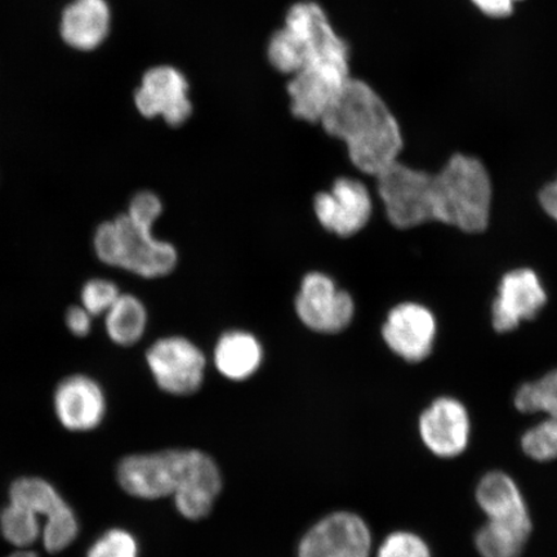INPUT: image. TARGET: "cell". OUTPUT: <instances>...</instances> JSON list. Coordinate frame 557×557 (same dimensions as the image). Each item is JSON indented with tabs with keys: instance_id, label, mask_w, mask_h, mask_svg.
Here are the masks:
<instances>
[{
	"instance_id": "4",
	"label": "cell",
	"mask_w": 557,
	"mask_h": 557,
	"mask_svg": "<svg viewBox=\"0 0 557 557\" xmlns=\"http://www.w3.org/2000/svg\"><path fill=\"white\" fill-rule=\"evenodd\" d=\"M375 180L379 197L393 226L408 230L433 221V173L416 170L398 160L379 173Z\"/></svg>"
},
{
	"instance_id": "28",
	"label": "cell",
	"mask_w": 557,
	"mask_h": 557,
	"mask_svg": "<svg viewBox=\"0 0 557 557\" xmlns=\"http://www.w3.org/2000/svg\"><path fill=\"white\" fill-rule=\"evenodd\" d=\"M377 557H434L428 542L412 532H394L379 548Z\"/></svg>"
},
{
	"instance_id": "25",
	"label": "cell",
	"mask_w": 557,
	"mask_h": 557,
	"mask_svg": "<svg viewBox=\"0 0 557 557\" xmlns=\"http://www.w3.org/2000/svg\"><path fill=\"white\" fill-rule=\"evenodd\" d=\"M522 453L534 462L547 463L557 459V420L546 417L529 428L520 437Z\"/></svg>"
},
{
	"instance_id": "13",
	"label": "cell",
	"mask_w": 557,
	"mask_h": 557,
	"mask_svg": "<svg viewBox=\"0 0 557 557\" xmlns=\"http://www.w3.org/2000/svg\"><path fill=\"white\" fill-rule=\"evenodd\" d=\"M471 417L461 400L441 396L423 410L418 433L430 453L442 459L462 456L471 438Z\"/></svg>"
},
{
	"instance_id": "20",
	"label": "cell",
	"mask_w": 557,
	"mask_h": 557,
	"mask_svg": "<svg viewBox=\"0 0 557 557\" xmlns=\"http://www.w3.org/2000/svg\"><path fill=\"white\" fill-rule=\"evenodd\" d=\"M263 351L253 334L234 331L225 333L214 348V366L224 377L246 381L259 371Z\"/></svg>"
},
{
	"instance_id": "30",
	"label": "cell",
	"mask_w": 557,
	"mask_h": 557,
	"mask_svg": "<svg viewBox=\"0 0 557 557\" xmlns=\"http://www.w3.org/2000/svg\"><path fill=\"white\" fill-rule=\"evenodd\" d=\"M479 11L493 18H504L513 12L515 3L520 0H471Z\"/></svg>"
},
{
	"instance_id": "3",
	"label": "cell",
	"mask_w": 557,
	"mask_h": 557,
	"mask_svg": "<svg viewBox=\"0 0 557 557\" xmlns=\"http://www.w3.org/2000/svg\"><path fill=\"white\" fill-rule=\"evenodd\" d=\"M433 221L466 234H480L491 224L493 184L482 160L455 154L433 173Z\"/></svg>"
},
{
	"instance_id": "22",
	"label": "cell",
	"mask_w": 557,
	"mask_h": 557,
	"mask_svg": "<svg viewBox=\"0 0 557 557\" xmlns=\"http://www.w3.org/2000/svg\"><path fill=\"white\" fill-rule=\"evenodd\" d=\"M148 319V310L141 299L122 294L104 313V329L114 344L134 346L144 337Z\"/></svg>"
},
{
	"instance_id": "17",
	"label": "cell",
	"mask_w": 557,
	"mask_h": 557,
	"mask_svg": "<svg viewBox=\"0 0 557 557\" xmlns=\"http://www.w3.org/2000/svg\"><path fill=\"white\" fill-rule=\"evenodd\" d=\"M114 12L109 0H69L59 18V37L69 50L94 53L113 32Z\"/></svg>"
},
{
	"instance_id": "27",
	"label": "cell",
	"mask_w": 557,
	"mask_h": 557,
	"mask_svg": "<svg viewBox=\"0 0 557 557\" xmlns=\"http://www.w3.org/2000/svg\"><path fill=\"white\" fill-rule=\"evenodd\" d=\"M121 295L117 285L109 278H90L82 289V306L92 317L104 315Z\"/></svg>"
},
{
	"instance_id": "11",
	"label": "cell",
	"mask_w": 557,
	"mask_h": 557,
	"mask_svg": "<svg viewBox=\"0 0 557 557\" xmlns=\"http://www.w3.org/2000/svg\"><path fill=\"white\" fill-rule=\"evenodd\" d=\"M547 301L545 285L534 270L519 268L508 271L500 278L492 304L494 331L508 333L519 329L521 323L537 317Z\"/></svg>"
},
{
	"instance_id": "14",
	"label": "cell",
	"mask_w": 557,
	"mask_h": 557,
	"mask_svg": "<svg viewBox=\"0 0 557 557\" xmlns=\"http://www.w3.org/2000/svg\"><path fill=\"white\" fill-rule=\"evenodd\" d=\"M313 212L325 230L350 238L363 230L372 218L373 203L366 185L358 180L341 177L330 191L313 199Z\"/></svg>"
},
{
	"instance_id": "24",
	"label": "cell",
	"mask_w": 557,
	"mask_h": 557,
	"mask_svg": "<svg viewBox=\"0 0 557 557\" xmlns=\"http://www.w3.org/2000/svg\"><path fill=\"white\" fill-rule=\"evenodd\" d=\"M513 406L520 413H545L557 420V368L539 380L522 383L515 394Z\"/></svg>"
},
{
	"instance_id": "7",
	"label": "cell",
	"mask_w": 557,
	"mask_h": 557,
	"mask_svg": "<svg viewBox=\"0 0 557 557\" xmlns=\"http://www.w3.org/2000/svg\"><path fill=\"white\" fill-rule=\"evenodd\" d=\"M189 92V82L180 69L159 64L144 70L132 100L137 114L144 120H162L170 127L177 128L193 114Z\"/></svg>"
},
{
	"instance_id": "18",
	"label": "cell",
	"mask_w": 557,
	"mask_h": 557,
	"mask_svg": "<svg viewBox=\"0 0 557 557\" xmlns=\"http://www.w3.org/2000/svg\"><path fill=\"white\" fill-rule=\"evenodd\" d=\"M222 490L218 463L205 451L190 449L183 482L172 497L177 511L187 520L198 521L211 513Z\"/></svg>"
},
{
	"instance_id": "32",
	"label": "cell",
	"mask_w": 557,
	"mask_h": 557,
	"mask_svg": "<svg viewBox=\"0 0 557 557\" xmlns=\"http://www.w3.org/2000/svg\"><path fill=\"white\" fill-rule=\"evenodd\" d=\"M7 557H39V555L35 552H33L32 548H25V549H16L15 553H12L11 555Z\"/></svg>"
},
{
	"instance_id": "12",
	"label": "cell",
	"mask_w": 557,
	"mask_h": 557,
	"mask_svg": "<svg viewBox=\"0 0 557 557\" xmlns=\"http://www.w3.org/2000/svg\"><path fill=\"white\" fill-rule=\"evenodd\" d=\"M350 65H309L290 76V110L298 120L320 123L350 79Z\"/></svg>"
},
{
	"instance_id": "19",
	"label": "cell",
	"mask_w": 557,
	"mask_h": 557,
	"mask_svg": "<svg viewBox=\"0 0 557 557\" xmlns=\"http://www.w3.org/2000/svg\"><path fill=\"white\" fill-rule=\"evenodd\" d=\"M476 504L486 520L533 528L532 515L517 480L505 471L493 470L480 478Z\"/></svg>"
},
{
	"instance_id": "1",
	"label": "cell",
	"mask_w": 557,
	"mask_h": 557,
	"mask_svg": "<svg viewBox=\"0 0 557 557\" xmlns=\"http://www.w3.org/2000/svg\"><path fill=\"white\" fill-rule=\"evenodd\" d=\"M320 124L346 145L360 172L375 177L399 160L404 144L400 125L381 96L363 81L348 79Z\"/></svg>"
},
{
	"instance_id": "26",
	"label": "cell",
	"mask_w": 557,
	"mask_h": 557,
	"mask_svg": "<svg viewBox=\"0 0 557 557\" xmlns=\"http://www.w3.org/2000/svg\"><path fill=\"white\" fill-rule=\"evenodd\" d=\"M86 557H139V546L131 532L111 528L89 546Z\"/></svg>"
},
{
	"instance_id": "16",
	"label": "cell",
	"mask_w": 557,
	"mask_h": 557,
	"mask_svg": "<svg viewBox=\"0 0 557 557\" xmlns=\"http://www.w3.org/2000/svg\"><path fill=\"white\" fill-rule=\"evenodd\" d=\"M107 395L100 383L85 374L70 375L53 395L54 414L70 433H89L107 416Z\"/></svg>"
},
{
	"instance_id": "5",
	"label": "cell",
	"mask_w": 557,
	"mask_h": 557,
	"mask_svg": "<svg viewBox=\"0 0 557 557\" xmlns=\"http://www.w3.org/2000/svg\"><path fill=\"white\" fill-rule=\"evenodd\" d=\"M9 500L29 507L45 520L40 541L48 554L65 552L78 539V517L55 486L46 479L18 478L10 486Z\"/></svg>"
},
{
	"instance_id": "9",
	"label": "cell",
	"mask_w": 557,
	"mask_h": 557,
	"mask_svg": "<svg viewBox=\"0 0 557 557\" xmlns=\"http://www.w3.org/2000/svg\"><path fill=\"white\" fill-rule=\"evenodd\" d=\"M295 306L299 320L309 330L325 334L345 331L355 313L352 297L323 273L304 277Z\"/></svg>"
},
{
	"instance_id": "8",
	"label": "cell",
	"mask_w": 557,
	"mask_h": 557,
	"mask_svg": "<svg viewBox=\"0 0 557 557\" xmlns=\"http://www.w3.org/2000/svg\"><path fill=\"white\" fill-rule=\"evenodd\" d=\"M146 361L158 387L166 394L187 396L203 385L205 355L185 337L158 339L146 352Z\"/></svg>"
},
{
	"instance_id": "21",
	"label": "cell",
	"mask_w": 557,
	"mask_h": 557,
	"mask_svg": "<svg viewBox=\"0 0 557 557\" xmlns=\"http://www.w3.org/2000/svg\"><path fill=\"white\" fill-rule=\"evenodd\" d=\"M533 528L486 520L475 533L476 553L480 557H521Z\"/></svg>"
},
{
	"instance_id": "2",
	"label": "cell",
	"mask_w": 557,
	"mask_h": 557,
	"mask_svg": "<svg viewBox=\"0 0 557 557\" xmlns=\"http://www.w3.org/2000/svg\"><path fill=\"white\" fill-rule=\"evenodd\" d=\"M162 212L163 203L156 193H137L127 212L96 228L94 249L97 259L144 278L171 274L176 269L177 250L152 234Z\"/></svg>"
},
{
	"instance_id": "31",
	"label": "cell",
	"mask_w": 557,
	"mask_h": 557,
	"mask_svg": "<svg viewBox=\"0 0 557 557\" xmlns=\"http://www.w3.org/2000/svg\"><path fill=\"white\" fill-rule=\"evenodd\" d=\"M539 201L543 211L557 224V177L542 187Z\"/></svg>"
},
{
	"instance_id": "6",
	"label": "cell",
	"mask_w": 557,
	"mask_h": 557,
	"mask_svg": "<svg viewBox=\"0 0 557 557\" xmlns=\"http://www.w3.org/2000/svg\"><path fill=\"white\" fill-rule=\"evenodd\" d=\"M190 449H165L124 457L116 468L122 490L144 500L173 497L183 482Z\"/></svg>"
},
{
	"instance_id": "29",
	"label": "cell",
	"mask_w": 557,
	"mask_h": 557,
	"mask_svg": "<svg viewBox=\"0 0 557 557\" xmlns=\"http://www.w3.org/2000/svg\"><path fill=\"white\" fill-rule=\"evenodd\" d=\"M92 315L83 306H73L66 312L65 323L70 333L76 337H86L92 330Z\"/></svg>"
},
{
	"instance_id": "15",
	"label": "cell",
	"mask_w": 557,
	"mask_h": 557,
	"mask_svg": "<svg viewBox=\"0 0 557 557\" xmlns=\"http://www.w3.org/2000/svg\"><path fill=\"white\" fill-rule=\"evenodd\" d=\"M437 322L434 312L417 302H403L389 310L382 337L395 355L408 363H421L434 351Z\"/></svg>"
},
{
	"instance_id": "10",
	"label": "cell",
	"mask_w": 557,
	"mask_h": 557,
	"mask_svg": "<svg viewBox=\"0 0 557 557\" xmlns=\"http://www.w3.org/2000/svg\"><path fill=\"white\" fill-rule=\"evenodd\" d=\"M372 533L359 515L338 511L317 522L299 542L298 557H371Z\"/></svg>"
},
{
	"instance_id": "23",
	"label": "cell",
	"mask_w": 557,
	"mask_h": 557,
	"mask_svg": "<svg viewBox=\"0 0 557 557\" xmlns=\"http://www.w3.org/2000/svg\"><path fill=\"white\" fill-rule=\"evenodd\" d=\"M44 524L29 507L9 500L0 510V534L17 549L30 548L41 540Z\"/></svg>"
}]
</instances>
